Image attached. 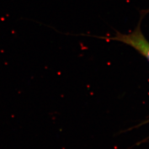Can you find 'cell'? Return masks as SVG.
I'll return each mask as SVG.
<instances>
[{
	"mask_svg": "<svg viewBox=\"0 0 149 149\" xmlns=\"http://www.w3.org/2000/svg\"><path fill=\"white\" fill-rule=\"evenodd\" d=\"M144 15H144H141L138 26L131 33L124 34L118 32L114 37L102 38L107 40H117L129 45L149 61V42L143 34L140 28L141 22Z\"/></svg>",
	"mask_w": 149,
	"mask_h": 149,
	"instance_id": "obj_1",
	"label": "cell"
}]
</instances>
